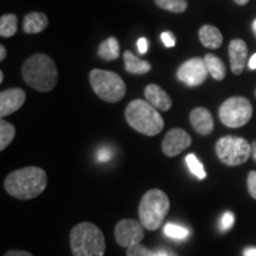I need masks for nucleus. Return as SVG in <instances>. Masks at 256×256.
Returning <instances> with one entry per match:
<instances>
[{"mask_svg": "<svg viewBox=\"0 0 256 256\" xmlns=\"http://www.w3.org/2000/svg\"><path fill=\"white\" fill-rule=\"evenodd\" d=\"M145 236V228L136 220H121L114 229V238L118 244L124 248H130L140 244Z\"/></svg>", "mask_w": 256, "mask_h": 256, "instance_id": "nucleus-9", "label": "nucleus"}, {"mask_svg": "<svg viewBox=\"0 0 256 256\" xmlns=\"http://www.w3.org/2000/svg\"><path fill=\"white\" fill-rule=\"evenodd\" d=\"M185 162L190 168V171L194 174L198 179H206V172L204 170V166L202 165V162L198 160V158L194 154H188L185 158Z\"/></svg>", "mask_w": 256, "mask_h": 256, "instance_id": "nucleus-24", "label": "nucleus"}, {"mask_svg": "<svg viewBox=\"0 0 256 256\" xmlns=\"http://www.w3.org/2000/svg\"><path fill=\"white\" fill-rule=\"evenodd\" d=\"M216 154L223 164L238 166L244 164L252 156V145L243 138L226 136L217 142Z\"/></svg>", "mask_w": 256, "mask_h": 256, "instance_id": "nucleus-7", "label": "nucleus"}, {"mask_svg": "<svg viewBox=\"0 0 256 256\" xmlns=\"http://www.w3.org/2000/svg\"><path fill=\"white\" fill-rule=\"evenodd\" d=\"M4 256H34L31 252L25 250H10L5 252Z\"/></svg>", "mask_w": 256, "mask_h": 256, "instance_id": "nucleus-32", "label": "nucleus"}, {"mask_svg": "<svg viewBox=\"0 0 256 256\" xmlns=\"http://www.w3.org/2000/svg\"><path fill=\"white\" fill-rule=\"evenodd\" d=\"M124 115L128 124L145 136H156L164 128L162 118L147 101L133 100L127 106Z\"/></svg>", "mask_w": 256, "mask_h": 256, "instance_id": "nucleus-4", "label": "nucleus"}, {"mask_svg": "<svg viewBox=\"0 0 256 256\" xmlns=\"http://www.w3.org/2000/svg\"><path fill=\"white\" fill-rule=\"evenodd\" d=\"M48 17L44 14H40V12H31L25 16L23 22V30L25 34H40L43 30H46L48 26Z\"/></svg>", "mask_w": 256, "mask_h": 256, "instance_id": "nucleus-16", "label": "nucleus"}, {"mask_svg": "<svg viewBox=\"0 0 256 256\" xmlns=\"http://www.w3.org/2000/svg\"><path fill=\"white\" fill-rule=\"evenodd\" d=\"M249 68L250 69H256V54H254V55L252 56V58L249 60Z\"/></svg>", "mask_w": 256, "mask_h": 256, "instance_id": "nucleus-34", "label": "nucleus"}, {"mask_svg": "<svg viewBox=\"0 0 256 256\" xmlns=\"http://www.w3.org/2000/svg\"><path fill=\"white\" fill-rule=\"evenodd\" d=\"M200 40L206 48L209 49H217L222 46L223 37L218 28L212 25H204L200 30Z\"/></svg>", "mask_w": 256, "mask_h": 256, "instance_id": "nucleus-17", "label": "nucleus"}, {"mask_svg": "<svg viewBox=\"0 0 256 256\" xmlns=\"http://www.w3.org/2000/svg\"><path fill=\"white\" fill-rule=\"evenodd\" d=\"M156 254H158V256H171L168 255V252L166 250H162V249H159V250H156Z\"/></svg>", "mask_w": 256, "mask_h": 256, "instance_id": "nucleus-37", "label": "nucleus"}, {"mask_svg": "<svg viewBox=\"0 0 256 256\" xmlns=\"http://www.w3.org/2000/svg\"><path fill=\"white\" fill-rule=\"evenodd\" d=\"M252 158H254V160L256 162V140L252 144Z\"/></svg>", "mask_w": 256, "mask_h": 256, "instance_id": "nucleus-36", "label": "nucleus"}, {"mask_svg": "<svg viewBox=\"0 0 256 256\" xmlns=\"http://www.w3.org/2000/svg\"><path fill=\"white\" fill-rule=\"evenodd\" d=\"M252 115V104L246 98L234 96L224 101L220 108V119L226 127L244 126Z\"/></svg>", "mask_w": 256, "mask_h": 256, "instance_id": "nucleus-8", "label": "nucleus"}, {"mask_svg": "<svg viewBox=\"0 0 256 256\" xmlns=\"http://www.w3.org/2000/svg\"><path fill=\"white\" fill-rule=\"evenodd\" d=\"M248 48L247 44L242 40H234L229 44V58L230 66L234 74L240 75L244 69L246 60H247Z\"/></svg>", "mask_w": 256, "mask_h": 256, "instance_id": "nucleus-13", "label": "nucleus"}, {"mask_svg": "<svg viewBox=\"0 0 256 256\" xmlns=\"http://www.w3.org/2000/svg\"><path fill=\"white\" fill-rule=\"evenodd\" d=\"M164 232L166 236L176 240H183L188 236V230L183 228V226H177L174 223H168L164 228Z\"/></svg>", "mask_w": 256, "mask_h": 256, "instance_id": "nucleus-25", "label": "nucleus"}, {"mask_svg": "<svg viewBox=\"0 0 256 256\" xmlns=\"http://www.w3.org/2000/svg\"><path fill=\"white\" fill-rule=\"evenodd\" d=\"M98 55L104 60H114L119 58L120 46L115 37H110L108 40L102 42L98 46Z\"/></svg>", "mask_w": 256, "mask_h": 256, "instance_id": "nucleus-19", "label": "nucleus"}, {"mask_svg": "<svg viewBox=\"0 0 256 256\" xmlns=\"http://www.w3.org/2000/svg\"><path fill=\"white\" fill-rule=\"evenodd\" d=\"M243 256H256V247H247L243 250Z\"/></svg>", "mask_w": 256, "mask_h": 256, "instance_id": "nucleus-33", "label": "nucleus"}, {"mask_svg": "<svg viewBox=\"0 0 256 256\" xmlns=\"http://www.w3.org/2000/svg\"><path fill=\"white\" fill-rule=\"evenodd\" d=\"M255 96H256V90H255Z\"/></svg>", "mask_w": 256, "mask_h": 256, "instance_id": "nucleus-41", "label": "nucleus"}, {"mask_svg": "<svg viewBox=\"0 0 256 256\" xmlns=\"http://www.w3.org/2000/svg\"><path fill=\"white\" fill-rule=\"evenodd\" d=\"M136 46L140 54H145L147 52V50H148V40H147L146 38L142 37L139 40H138Z\"/></svg>", "mask_w": 256, "mask_h": 256, "instance_id": "nucleus-31", "label": "nucleus"}, {"mask_svg": "<svg viewBox=\"0 0 256 256\" xmlns=\"http://www.w3.org/2000/svg\"><path fill=\"white\" fill-rule=\"evenodd\" d=\"M146 100L156 110L166 112L172 107V100L168 92L156 84H148L145 89Z\"/></svg>", "mask_w": 256, "mask_h": 256, "instance_id": "nucleus-15", "label": "nucleus"}, {"mask_svg": "<svg viewBox=\"0 0 256 256\" xmlns=\"http://www.w3.org/2000/svg\"><path fill=\"white\" fill-rule=\"evenodd\" d=\"M112 156H113V153L110 148H107V147H102L98 151V160L101 162H110L112 159Z\"/></svg>", "mask_w": 256, "mask_h": 256, "instance_id": "nucleus-29", "label": "nucleus"}, {"mask_svg": "<svg viewBox=\"0 0 256 256\" xmlns=\"http://www.w3.org/2000/svg\"><path fill=\"white\" fill-rule=\"evenodd\" d=\"M92 90L106 102H118L126 94V86L118 74L107 70L94 69L89 75Z\"/></svg>", "mask_w": 256, "mask_h": 256, "instance_id": "nucleus-6", "label": "nucleus"}, {"mask_svg": "<svg viewBox=\"0 0 256 256\" xmlns=\"http://www.w3.org/2000/svg\"><path fill=\"white\" fill-rule=\"evenodd\" d=\"M191 144L190 134L182 128H172L164 138L162 148L165 156H176L186 150Z\"/></svg>", "mask_w": 256, "mask_h": 256, "instance_id": "nucleus-11", "label": "nucleus"}, {"mask_svg": "<svg viewBox=\"0 0 256 256\" xmlns=\"http://www.w3.org/2000/svg\"><path fill=\"white\" fill-rule=\"evenodd\" d=\"M4 81V72H0V83Z\"/></svg>", "mask_w": 256, "mask_h": 256, "instance_id": "nucleus-39", "label": "nucleus"}, {"mask_svg": "<svg viewBox=\"0 0 256 256\" xmlns=\"http://www.w3.org/2000/svg\"><path fill=\"white\" fill-rule=\"evenodd\" d=\"M170 210L168 194L159 188H152L144 194L139 204V222L147 230H156L164 223Z\"/></svg>", "mask_w": 256, "mask_h": 256, "instance_id": "nucleus-5", "label": "nucleus"}, {"mask_svg": "<svg viewBox=\"0 0 256 256\" xmlns=\"http://www.w3.org/2000/svg\"><path fill=\"white\" fill-rule=\"evenodd\" d=\"M5 57H6V49L4 46H0V60H4Z\"/></svg>", "mask_w": 256, "mask_h": 256, "instance_id": "nucleus-35", "label": "nucleus"}, {"mask_svg": "<svg viewBox=\"0 0 256 256\" xmlns=\"http://www.w3.org/2000/svg\"><path fill=\"white\" fill-rule=\"evenodd\" d=\"M247 185H248V192L249 194L256 200V171H250L248 174L247 179Z\"/></svg>", "mask_w": 256, "mask_h": 256, "instance_id": "nucleus-28", "label": "nucleus"}, {"mask_svg": "<svg viewBox=\"0 0 256 256\" xmlns=\"http://www.w3.org/2000/svg\"><path fill=\"white\" fill-rule=\"evenodd\" d=\"M162 40L165 44V46L168 48H172L176 46V38L171 32H164V34H162Z\"/></svg>", "mask_w": 256, "mask_h": 256, "instance_id": "nucleus-30", "label": "nucleus"}, {"mask_svg": "<svg viewBox=\"0 0 256 256\" xmlns=\"http://www.w3.org/2000/svg\"><path fill=\"white\" fill-rule=\"evenodd\" d=\"M234 223H235V216H234L232 212H230V211H226V212H224V215L222 216V220H220V226H222V230H228L232 228L234 226Z\"/></svg>", "mask_w": 256, "mask_h": 256, "instance_id": "nucleus-27", "label": "nucleus"}, {"mask_svg": "<svg viewBox=\"0 0 256 256\" xmlns=\"http://www.w3.org/2000/svg\"><path fill=\"white\" fill-rule=\"evenodd\" d=\"M17 16L4 14L0 18V34L2 37H12L17 32Z\"/></svg>", "mask_w": 256, "mask_h": 256, "instance_id": "nucleus-21", "label": "nucleus"}, {"mask_svg": "<svg viewBox=\"0 0 256 256\" xmlns=\"http://www.w3.org/2000/svg\"><path fill=\"white\" fill-rule=\"evenodd\" d=\"M14 136L16 128L14 124L5 120H2V122H0V151H4L6 147L12 142Z\"/></svg>", "mask_w": 256, "mask_h": 256, "instance_id": "nucleus-22", "label": "nucleus"}, {"mask_svg": "<svg viewBox=\"0 0 256 256\" xmlns=\"http://www.w3.org/2000/svg\"><path fill=\"white\" fill-rule=\"evenodd\" d=\"M204 62H206L208 72L212 76V78H215L216 81H222L226 78V66L218 57L212 54H208L204 57Z\"/></svg>", "mask_w": 256, "mask_h": 256, "instance_id": "nucleus-20", "label": "nucleus"}, {"mask_svg": "<svg viewBox=\"0 0 256 256\" xmlns=\"http://www.w3.org/2000/svg\"><path fill=\"white\" fill-rule=\"evenodd\" d=\"M208 69L204 60L200 57H194L186 60L179 66L177 76L179 81H182L185 84L190 87H196L206 81L208 78Z\"/></svg>", "mask_w": 256, "mask_h": 256, "instance_id": "nucleus-10", "label": "nucleus"}, {"mask_svg": "<svg viewBox=\"0 0 256 256\" xmlns=\"http://www.w3.org/2000/svg\"><path fill=\"white\" fill-rule=\"evenodd\" d=\"M26 94L20 88H10L0 92V115L2 118L17 112L24 104Z\"/></svg>", "mask_w": 256, "mask_h": 256, "instance_id": "nucleus-12", "label": "nucleus"}, {"mask_svg": "<svg viewBox=\"0 0 256 256\" xmlns=\"http://www.w3.org/2000/svg\"><path fill=\"white\" fill-rule=\"evenodd\" d=\"M22 76L31 88L46 92L56 87L58 72L52 58L44 54H36L24 62Z\"/></svg>", "mask_w": 256, "mask_h": 256, "instance_id": "nucleus-2", "label": "nucleus"}, {"mask_svg": "<svg viewBox=\"0 0 256 256\" xmlns=\"http://www.w3.org/2000/svg\"><path fill=\"white\" fill-rule=\"evenodd\" d=\"M248 2L249 0H235L236 4H238V5H246Z\"/></svg>", "mask_w": 256, "mask_h": 256, "instance_id": "nucleus-38", "label": "nucleus"}, {"mask_svg": "<svg viewBox=\"0 0 256 256\" xmlns=\"http://www.w3.org/2000/svg\"><path fill=\"white\" fill-rule=\"evenodd\" d=\"M126 256H158V254H156V252L151 250L140 243V244L128 248Z\"/></svg>", "mask_w": 256, "mask_h": 256, "instance_id": "nucleus-26", "label": "nucleus"}, {"mask_svg": "<svg viewBox=\"0 0 256 256\" xmlns=\"http://www.w3.org/2000/svg\"><path fill=\"white\" fill-rule=\"evenodd\" d=\"M124 68L128 72L132 74H145L151 70V64L147 60H142L134 56L130 51H124Z\"/></svg>", "mask_w": 256, "mask_h": 256, "instance_id": "nucleus-18", "label": "nucleus"}, {"mask_svg": "<svg viewBox=\"0 0 256 256\" xmlns=\"http://www.w3.org/2000/svg\"><path fill=\"white\" fill-rule=\"evenodd\" d=\"M154 2L160 8L168 10L174 14H182L188 8L186 0H154Z\"/></svg>", "mask_w": 256, "mask_h": 256, "instance_id": "nucleus-23", "label": "nucleus"}, {"mask_svg": "<svg viewBox=\"0 0 256 256\" xmlns=\"http://www.w3.org/2000/svg\"><path fill=\"white\" fill-rule=\"evenodd\" d=\"M190 121L192 127L196 130L197 133L202 136H208L214 130V119L212 115L206 108H194L190 114Z\"/></svg>", "mask_w": 256, "mask_h": 256, "instance_id": "nucleus-14", "label": "nucleus"}, {"mask_svg": "<svg viewBox=\"0 0 256 256\" xmlns=\"http://www.w3.org/2000/svg\"><path fill=\"white\" fill-rule=\"evenodd\" d=\"M252 30H254L255 36H256V19L254 20V23H252Z\"/></svg>", "mask_w": 256, "mask_h": 256, "instance_id": "nucleus-40", "label": "nucleus"}, {"mask_svg": "<svg viewBox=\"0 0 256 256\" xmlns=\"http://www.w3.org/2000/svg\"><path fill=\"white\" fill-rule=\"evenodd\" d=\"M48 176L43 168L28 166L11 172L4 182L8 194L17 200H28L36 198L46 190Z\"/></svg>", "mask_w": 256, "mask_h": 256, "instance_id": "nucleus-1", "label": "nucleus"}, {"mask_svg": "<svg viewBox=\"0 0 256 256\" xmlns=\"http://www.w3.org/2000/svg\"><path fill=\"white\" fill-rule=\"evenodd\" d=\"M70 248L74 256H104V232L94 223H78L70 232Z\"/></svg>", "mask_w": 256, "mask_h": 256, "instance_id": "nucleus-3", "label": "nucleus"}]
</instances>
